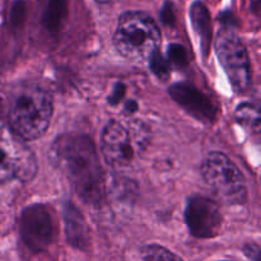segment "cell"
I'll return each instance as SVG.
<instances>
[{"label":"cell","mask_w":261,"mask_h":261,"mask_svg":"<svg viewBox=\"0 0 261 261\" xmlns=\"http://www.w3.org/2000/svg\"><path fill=\"white\" fill-rule=\"evenodd\" d=\"M48 158L84 203L92 206L103 203L105 176L91 138L82 134L60 135L51 145Z\"/></svg>","instance_id":"6da1fadb"},{"label":"cell","mask_w":261,"mask_h":261,"mask_svg":"<svg viewBox=\"0 0 261 261\" xmlns=\"http://www.w3.org/2000/svg\"><path fill=\"white\" fill-rule=\"evenodd\" d=\"M53 117V99L42 88L32 84L18 87L10 98L8 119L10 130L23 140L42 137Z\"/></svg>","instance_id":"7a4b0ae2"},{"label":"cell","mask_w":261,"mask_h":261,"mask_svg":"<svg viewBox=\"0 0 261 261\" xmlns=\"http://www.w3.org/2000/svg\"><path fill=\"white\" fill-rule=\"evenodd\" d=\"M114 45L125 59L143 61L150 59L161 45L157 23L144 12H126L117 20Z\"/></svg>","instance_id":"3957f363"},{"label":"cell","mask_w":261,"mask_h":261,"mask_svg":"<svg viewBox=\"0 0 261 261\" xmlns=\"http://www.w3.org/2000/svg\"><path fill=\"white\" fill-rule=\"evenodd\" d=\"M201 175L221 201L231 205L246 203V178L226 154L221 152L209 153L201 166Z\"/></svg>","instance_id":"277c9868"},{"label":"cell","mask_w":261,"mask_h":261,"mask_svg":"<svg viewBox=\"0 0 261 261\" xmlns=\"http://www.w3.org/2000/svg\"><path fill=\"white\" fill-rule=\"evenodd\" d=\"M37 173V161L27 147L10 127H0V184L18 180L31 182Z\"/></svg>","instance_id":"5b68a950"},{"label":"cell","mask_w":261,"mask_h":261,"mask_svg":"<svg viewBox=\"0 0 261 261\" xmlns=\"http://www.w3.org/2000/svg\"><path fill=\"white\" fill-rule=\"evenodd\" d=\"M216 53L232 87L237 92L246 91L251 82L249 54L241 38L232 31V28H224L218 33L216 40Z\"/></svg>","instance_id":"8992f818"},{"label":"cell","mask_w":261,"mask_h":261,"mask_svg":"<svg viewBox=\"0 0 261 261\" xmlns=\"http://www.w3.org/2000/svg\"><path fill=\"white\" fill-rule=\"evenodd\" d=\"M19 229L24 245L35 252L45 251L55 241L56 224L45 204H32L23 209Z\"/></svg>","instance_id":"52a82bcc"},{"label":"cell","mask_w":261,"mask_h":261,"mask_svg":"<svg viewBox=\"0 0 261 261\" xmlns=\"http://www.w3.org/2000/svg\"><path fill=\"white\" fill-rule=\"evenodd\" d=\"M140 143L125 125L111 120L101 135V150L105 160L114 168H122L133 162Z\"/></svg>","instance_id":"ba28073f"},{"label":"cell","mask_w":261,"mask_h":261,"mask_svg":"<svg viewBox=\"0 0 261 261\" xmlns=\"http://www.w3.org/2000/svg\"><path fill=\"white\" fill-rule=\"evenodd\" d=\"M185 221L193 236L213 239L221 232L223 218L216 201L205 196L194 195L186 204Z\"/></svg>","instance_id":"9c48e42d"},{"label":"cell","mask_w":261,"mask_h":261,"mask_svg":"<svg viewBox=\"0 0 261 261\" xmlns=\"http://www.w3.org/2000/svg\"><path fill=\"white\" fill-rule=\"evenodd\" d=\"M170 94L188 114L203 122L216 121L218 115L217 105L195 87L185 83L173 84Z\"/></svg>","instance_id":"30bf717a"},{"label":"cell","mask_w":261,"mask_h":261,"mask_svg":"<svg viewBox=\"0 0 261 261\" xmlns=\"http://www.w3.org/2000/svg\"><path fill=\"white\" fill-rule=\"evenodd\" d=\"M64 222L69 244L75 249L86 250L89 245V228L84 217L71 203L64 206Z\"/></svg>","instance_id":"8fae6325"},{"label":"cell","mask_w":261,"mask_h":261,"mask_svg":"<svg viewBox=\"0 0 261 261\" xmlns=\"http://www.w3.org/2000/svg\"><path fill=\"white\" fill-rule=\"evenodd\" d=\"M190 18L194 30L200 38L204 56H206L212 41V19L206 5L201 2L194 3L190 8Z\"/></svg>","instance_id":"7c38bea8"},{"label":"cell","mask_w":261,"mask_h":261,"mask_svg":"<svg viewBox=\"0 0 261 261\" xmlns=\"http://www.w3.org/2000/svg\"><path fill=\"white\" fill-rule=\"evenodd\" d=\"M66 17V0H47L43 23L53 32L58 31Z\"/></svg>","instance_id":"4fadbf2b"},{"label":"cell","mask_w":261,"mask_h":261,"mask_svg":"<svg viewBox=\"0 0 261 261\" xmlns=\"http://www.w3.org/2000/svg\"><path fill=\"white\" fill-rule=\"evenodd\" d=\"M236 120L240 125L250 132L259 134L260 133V111L256 106L251 103H241L236 110Z\"/></svg>","instance_id":"5bb4252c"},{"label":"cell","mask_w":261,"mask_h":261,"mask_svg":"<svg viewBox=\"0 0 261 261\" xmlns=\"http://www.w3.org/2000/svg\"><path fill=\"white\" fill-rule=\"evenodd\" d=\"M140 261H184L160 245H147L140 249Z\"/></svg>","instance_id":"9a60e30c"},{"label":"cell","mask_w":261,"mask_h":261,"mask_svg":"<svg viewBox=\"0 0 261 261\" xmlns=\"http://www.w3.org/2000/svg\"><path fill=\"white\" fill-rule=\"evenodd\" d=\"M150 60V69H152L153 73L155 74L157 78H160L161 81H167L171 75V69H170V63L161 55L160 53H155Z\"/></svg>","instance_id":"2e32d148"},{"label":"cell","mask_w":261,"mask_h":261,"mask_svg":"<svg viewBox=\"0 0 261 261\" xmlns=\"http://www.w3.org/2000/svg\"><path fill=\"white\" fill-rule=\"evenodd\" d=\"M168 60L170 63H172L173 65H176L177 68H185L189 64V58H188V51L184 46L178 45V43H172V45L168 46Z\"/></svg>","instance_id":"e0dca14e"},{"label":"cell","mask_w":261,"mask_h":261,"mask_svg":"<svg viewBox=\"0 0 261 261\" xmlns=\"http://www.w3.org/2000/svg\"><path fill=\"white\" fill-rule=\"evenodd\" d=\"M25 17V3L23 0H17L13 3L12 10H10V22L14 27L22 24Z\"/></svg>","instance_id":"ac0fdd59"},{"label":"cell","mask_w":261,"mask_h":261,"mask_svg":"<svg viewBox=\"0 0 261 261\" xmlns=\"http://www.w3.org/2000/svg\"><path fill=\"white\" fill-rule=\"evenodd\" d=\"M161 18H162V22L165 23L166 25H173L176 22L175 17V10H173V7L171 3H166L165 7L161 10Z\"/></svg>","instance_id":"d6986e66"},{"label":"cell","mask_w":261,"mask_h":261,"mask_svg":"<svg viewBox=\"0 0 261 261\" xmlns=\"http://www.w3.org/2000/svg\"><path fill=\"white\" fill-rule=\"evenodd\" d=\"M245 254H246V256L250 257L251 260L259 261L260 260V247H259V245H256V244L247 245V246L245 247Z\"/></svg>","instance_id":"ffe728a7"},{"label":"cell","mask_w":261,"mask_h":261,"mask_svg":"<svg viewBox=\"0 0 261 261\" xmlns=\"http://www.w3.org/2000/svg\"><path fill=\"white\" fill-rule=\"evenodd\" d=\"M124 93H125V87L122 86L121 83H119L116 86V88L114 89V92H112L111 96L109 97V102L111 105H116L117 102H120V99L122 98Z\"/></svg>","instance_id":"44dd1931"},{"label":"cell","mask_w":261,"mask_h":261,"mask_svg":"<svg viewBox=\"0 0 261 261\" xmlns=\"http://www.w3.org/2000/svg\"><path fill=\"white\" fill-rule=\"evenodd\" d=\"M97 3H99V4H109L110 2H111V0H96Z\"/></svg>","instance_id":"7402d4cb"},{"label":"cell","mask_w":261,"mask_h":261,"mask_svg":"<svg viewBox=\"0 0 261 261\" xmlns=\"http://www.w3.org/2000/svg\"><path fill=\"white\" fill-rule=\"evenodd\" d=\"M2 112H3V105H2V99H0V116H2Z\"/></svg>","instance_id":"603a6c76"}]
</instances>
